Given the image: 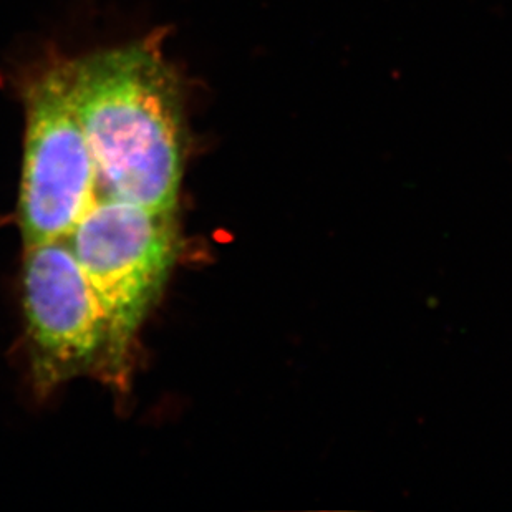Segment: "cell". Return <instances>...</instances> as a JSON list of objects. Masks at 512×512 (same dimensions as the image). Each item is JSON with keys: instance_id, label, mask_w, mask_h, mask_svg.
Masks as SVG:
<instances>
[{"instance_id": "1", "label": "cell", "mask_w": 512, "mask_h": 512, "mask_svg": "<svg viewBox=\"0 0 512 512\" xmlns=\"http://www.w3.org/2000/svg\"><path fill=\"white\" fill-rule=\"evenodd\" d=\"M67 63L98 188L150 211L178 213L186 150L183 90L158 39Z\"/></svg>"}, {"instance_id": "2", "label": "cell", "mask_w": 512, "mask_h": 512, "mask_svg": "<svg viewBox=\"0 0 512 512\" xmlns=\"http://www.w3.org/2000/svg\"><path fill=\"white\" fill-rule=\"evenodd\" d=\"M67 242L102 309L107 365L116 372L178 259L176 213L150 211L103 194Z\"/></svg>"}, {"instance_id": "3", "label": "cell", "mask_w": 512, "mask_h": 512, "mask_svg": "<svg viewBox=\"0 0 512 512\" xmlns=\"http://www.w3.org/2000/svg\"><path fill=\"white\" fill-rule=\"evenodd\" d=\"M19 226L24 247L67 239L98 198V176L73 103L67 60L24 87Z\"/></svg>"}, {"instance_id": "4", "label": "cell", "mask_w": 512, "mask_h": 512, "mask_svg": "<svg viewBox=\"0 0 512 512\" xmlns=\"http://www.w3.org/2000/svg\"><path fill=\"white\" fill-rule=\"evenodd\" d=\"M22 305L37 392L107 362L102 309L67 239L25 247Z\"/></svg>"}]
</instances>
